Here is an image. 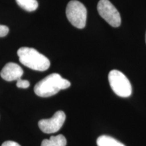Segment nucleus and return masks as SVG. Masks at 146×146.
Wrapping results in <instances>:
<instances>
[{"label": "nucleus", "instance_id": "obj_7", "mask_svg": "<svg viewBox=\"0 0 146 146\" xmlns=\"http://www.w3.org/2000/svg\"><path fill=\"white\" fill-rule=\"evenodd\" d=\"M23 74V68L17 64L13 62L6 64L0 72L1 78L6 81H17L21 78Z\"/></svg>", "mask_w": 146, "mask_h": 146}, {"label": "nucleus", "instance_id": "obj_10", "mask_svg": "<svg viewBox=\"0 0 146 146\" xmlns=\"http://www.w3.org/2000/svg\"><path fill=\"white\" fill-rule=\"evenodd\" d=\"M16 1L21 8L28 12H33L38 8L36 0H16Z\"/></svg>", "mask_w": 146, "mask_h": 146}, {"label": "nucleus", "instance_id": "obj_4", "mask_svg": "<svg viewBox=\"0 0 146 146\" xmlns=\"http://www.w3.org/2000/svg\"><path fill=\"white\" fill-rule=\"evenodd\" d=\"M87 13L85 5L76 0L70 1L66 10V17L69 22L78 29H83L86 25Z\"/></svg>", "mask_w": 146, "mask_h": 146}, {"label": "nucleus", "instance_id": "obj_6", "mask_svg": "<svg viewBox=\"0 0 146 146\" xmlns=\"http://www.w3.org/2000/svg\"><path fill=\"white\" fill-rule=\"evenodd\" d=\"M66 119V114L63 111L60 110L55 113L52 118L42 119L38 123L39 129L45 133H54L61 129Z\"/></svg>", "mask_w": 146, "mask_h": 146}, {"label": "nucleus", "instance_id": "obj_14", "mask_svg": "<svg viewBox=\"0 0 146 146\" xmlns=\"http://www.w3.org/2000/svg\"><path fill=\"white\" fill-rule=\"evenodd\" d=\"M145 41H146V33H145Z\"/></svg>", "mask_w": 146, "mask_h": 146}, {"label": "nucleus", "instance_id": "obj_1", "mask_svg": "<svg viewBox=\"0 0 146 146\" xmlns=\"http://www.w3.org/2000/svg\"><path fill=\"white\" fill-rule=\"evenodd\" d=\"M70 86V81L62 77L59 74L53 73L38 82L34 91L36 96L48 98L54 96L62 89H68Z\"/></svg>", "mask_w": 146, "mask_h": 146}, {"label": "nucleus", "instance_id": "obj_2", "mask_svg": "<svg viewBox=\"0 0 146 146\" xmlns=\"http://www.w3.org/2000/svg\"><path fill=\"white\" fill-rule=\"evenodd\" d=\"M17 54L21 63L32 70L45 71L50 66L48 58L34 48L21 47L18 50Z\"/></svg>", "mask_w": 146, "mask_h": 146}, {"label": "nucleus", "instance_id": "obj_3", "mask_svg": "<svg viewBox=\"0 0 146 146\" xmlns=\"http://www.w3.org/2000/svg\"><path fill=\"white\" fill-rule=\"evenodd\" d=\"M110 85L117 96L127 98L131 95L132 87L127 76L119 70H112L108 74Z\"/></svg>", "mask_w": 146, "mask_h": 146}, {"label": "nucleus", "instance_id": "obj_11", "mask_svg": "<svg viewBox=\"0 0 146 146\" xmlns=\"http://www.w3.org/2000/svg\"><path fill=\"white\" fill-rule=\"evenodd\" d=\"M16 86L18 88H22V89H27L30 86V83L27 80H23L21 78L17 80V83H16Z\"/></svg>", "mask_w": 146, "mask_h": 146}, {"label": "nucleus", "instance_id": "obj_12", "mask_svg": "<svg viewBox=\"0 0 146 146\" xmlns=\"http://www.w3.org/2000/svg\"><path fill=\"white\" fill-rule=\"evenodd\" d=\"M9 33V28L5 25H0V37L6 36Z\"/></svg>", "mask_w": 146, "mask_h": 146}, {"label": "nucleus", "instance_id": "obj_8", "mask_svg": "<svg viewBox=\"0 0 146 146\" xmlns=\"http://www.w3.org/2000/svg\"><path fill=\"white\" fill-rule=\"evenodd\" d=\"M66 139L62 135L52 136L49 139H43L41 146H66Z\"/></svg>", "mask_w": 146, "mask_h": 146}, {"label": "nucleus", "instance_id": "obj_13", "mask_svg": "<svg viewBox=\"0 0 146 146\" xmlns=\"http://www.w3.org/2000/svg\"><path fill=\"white\" fill-rule=\"evenodd\" d=\"M1 146H21L20 144L13 141H6L2 143Z\"/></svg>", "mask_w": 146, "mask_h": 146}, {"label": "nucleus", "instance_id": "obj_5", "mask_svg": "<svg viewBox=\"0 0 146 146\" xmlns=\"http://www.w3.org/2000/svg\"><path fill=\"white\" fill-rule=\"evenodd\" d=\"M98 11L100 16L112 27H118L121 24L120 13L109 0H100Z\"/></svg>", "mask_w": 146, "mask_h": 146}, {"label": "nucleus", "instance_id": "obj_9", "mask_svg": "<svg viewBox=\"0 0 146 146\" xmlns=\"http://www.w3.org/2000/svg\"><path fill=\"white\" fill-rule=\"evenodd\" d=\"M98 146H125L118 140L108 135H101L97 139Z\"/></svg>", "mask_w": 146, "mask_h": 146}]
</instances>
